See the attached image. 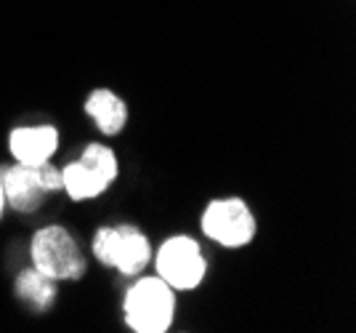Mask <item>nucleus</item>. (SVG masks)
<instances>
[{"instance_id":"obj_1","label":"nucleus","mask_w":356,"mask_h":333,"mask_svg":"<svg viewBox=\"0 0 356 333\" xmlns=\"http://www.w3.org/2000/svg\"><path fill=\"white\" fill-rule=\"evenodd\" d=\"M173 315L176 296L163 277H144L125 293V323L136 333H165Z\"/></svg>"},{"instance_id":"obj_2","label":"nucleus","mask_w":356,"mask_h":333,"mask_svg":"<svg viewBox=\"0 0 356 333\" xmlns=\"http://www.w3.org/2000/svg\"><path fill=\"white\" fill-rule=\"evenodd\" d=\"M32 264L38 272L59 280H80L86 274V258L64 227H43L32 238Z\"/></svg>"},{"instance_id":"obj_3","label":"nucleus","mask_w":356,"mask_h":333,"mask_svg":"<svg viewBox=\"0 0 356 333\" xmlns=\"http://www.w3.org/2000/svg\"><path fill=\"white\" fill-rule=\"evenodd\" d=\"M0 184H3L6 203H11V208L19 213L38 211L48 192L64 189L61 187V171H56L51 163H40V166L16 163L11 168H3L0 171Z\"/></svg>"},{"instance_id":"obj_4","label":"nucleus","mask_w":356,"mask_h":333,"mask_svg":"<svg viewBox=\"0 0 356 333\" xmlns=\"http://www.w3.org/2000/svg\"><path fill=\"white\" fill-rule=\"evenodd\" d=\"M93 256L122 274H138L149 264L152 248L136 227H102L93 238Z\"/></svg>"},{"instance_id":"obj_5","label":"nucleus","mask_w":356,"mask_h":333,"mask_svg":"<svg viewBox=\"0 0 356 333\" xmlns=\"http://www.w3.org/2000/svg\"><path fill=\"white\" fill-rule=\"evenodd\" d=\"M202 232L226 248H242L255 238V216L237 200H213L202 213Z\"/></svg>"},{"instance_id":"obj_6","label":"nucleus","mask_w":356,"mask_h":333,"mask_svg":"<svg viewBox=\"0 0 356 333\" xmlns=\"http://www.w3.org/2000/svg\"><path fill=\"white\" fill-rule=\"evenodd\" d=\"M205 270L208 267L200 254V245L184 235L165 240L157 254V272L170 288H181V291L197 288L205 277Z\"/></svg>"},{"instance_id":"obj_7","label":"nucleus","mask_w":356,"mask_h":333,"mask_svg":"<svg viewBox=\"0 0 356 333\" xmlns=\"http://www.w3.org/2000/svg\"><path fill=\"white\" fill-rule=\"evenodd\" d=\"M8 147H11L16 163L40 166V163H48L51 155L59 147V131L54 125H24L11 134Z\"/></svg>"},{"instance_id":"obj_8","label":"nucleus","mask_w":356,"mask_h":333,"mask_svg":"<svg viewBox=\"0 0 356 333\" xmlns=\"http://www.w3.org/2000/svg\"><path fill=\"white\" fill-rule=\"evenodd\" d=\"M86 112H88L93 123L99 125V131L106 137H115L122 131V125L128 121V107L122 99H118L112 91H93L86 102Z\"/></svg>"},{"instance_id":"obj_9","label":"nucleus","mask_w":356,"mask_h":333,"mask_svg":"<svg viewBox=\"0 0 356 333\" xmlns=\"http://www.w3.org/2000/svg\"><path fill=\"white\" fill-rule=\"evenodd\" d=\"M80 163L86 166V171L90 173V179L99 184L102 192L118 179V160H115V152L109 150V147H104V144H90V147H86V152L80 155Z\"/></svg>"},{"instance_id":"obj_10","label":"nucleus","mask_w":356,"mask_h":333,"mask_svg":"<svg viewBox=\"0 0 356 333\" xmlns=\"http://www.w3.org/2000/svg\"><path fill=\"white\" fill-rule=\"evenodd\" d=\"M16 296L24 299V302L35 304L38 309H45L48 304L54 302V296H56V286L43 272L30 270V272L19 274V280H16Z\"/></svg>"},{"instance_id":"obj_11","label":"nucleus","mask_w":356,"mask_h":333,"mask_svg":"<svg viewBox=\"0 0 356 333\" xmlns=\"http://www.w3.org/2000/svg\"><path fill=\"white\" fill-rule=\"evenodd\" d=\"M61 187L70 192L72 200H90V197L102 195L99 184L90 179V173L86 171V166L77 160L61 171Z\"/></svg>"},{"instance_id":"obj_12","label":"nucleus","mask_w":356,"mask_h":333,"mask_svg":"<svg viewBox=\"0 0 356 333\" xmlns=\"http://www.w3.org/2000/svg\"><path fill=\"white\" fill-rule=\"evenodd\" d=\"M3 208H6V195H3V184H0V216H3Z\"/></svg>"}]
</instances>
